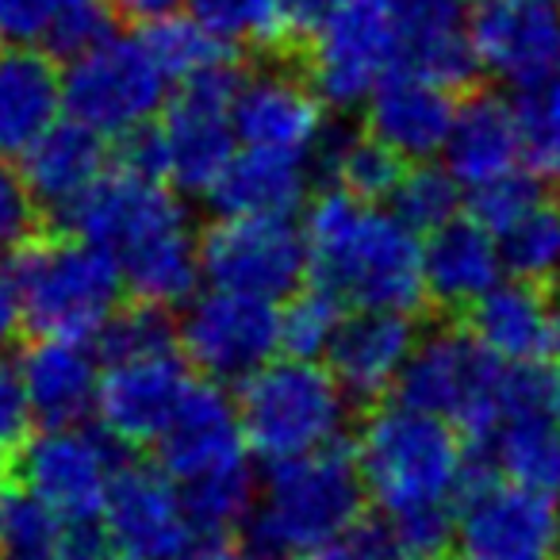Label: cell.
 I'll use <instances>...</instances> for the list:
<instances>
[{
    "instance_id": "74e56055",
    "label": "cell",
    "mask_w": 560,
    "mask_h": 560,
    "mask_svg": "<svg viewBox=\"0 0 560 560\" xmlns=\"http://www.w3.org/2000/svg\"><path fill=\"white\" fill-rule=\"evenodd\" d=\"M392 215L404 219L415 234H427L434 226L450 223L460 215V185L445 165L434 162H415L411 170H399V180L388 192Z\"/></svg>"
},
{
    "instance_id": "7c38bea8",
    "label": "cell",
    "mask_w": 560,
    "mask_h": 560,
    "mask_svg": "<svg viewBox=\"0 0 560 560\" xmlns=\"http://www.w3.org/2000/svg\"><path fill=\"white\" fill-rule=\"evenodd\" d=\"M453 545L465 560H557V499L495 480H468L453 506Z\"/></svg>"
},
{
    "instance_id": "f1b7e54d",
    "label": "cell",
    "mask_w": 560,
    "mask_h": 560,
    "mask_svg": "<svg viewBox=\"0 0 560 560\" xmlns=\"http://www.w3.org/2000/svg\"><path fill=\"white\" fill-rule=\"evenodd\" d=\"M27 188L43 211H66L104 170H108V147L96 131L78 119H55L32 147L24 150Z\"/></svg>"
},
{
    "instance_id": "2e32d148",
    "label": "cell",
    "mask_w": 560,
    "mask_h": 560,
    "mask_svg": "<svg viewBox=\"0 0 560 560\" xmlns=\"http://www.w3.org/2000/svg\"><path fill=\"white\" fill-rule=\"evenodd\" d=\"M104 541L135 560H177L192 545V518L162 465H119L101 503Z\"/></svg>"
},
{
    "instance_id": "d6986e66",
    "label": "cell",
    "mask_w": 560,
    "mask_h": 560,
    "mask_svg": "<svg viewBox=\"0 0 560 560\" xmlns=\"http://www.w3.org/2000/svg\"><path fill=\"white\" fill-rule=\"evenodd\" d=\"M483 442L503 480L560 503V419L537 365H511L503 415Z\"/></svg>"
},
{
    "instance_id": "1f68e13d",
    "label": "cell",
    "mask_w": 560,
    "mask_h": 560,
    "mask_svg": "<svg viewBox=\"0 0 560 560\" xmlns=\"http://www.w3.org/2000/svg\"><path fill=\"white\" fill-rule=\"evenodd\" d=\"M70 522L35 491L0 476V560H58Z\"/></svg>"
},
{
    "instance_id": "484cf974",
    "label": "cell",
    "mask_w": 560,
    "mask_h": 560,
    "mask_svg": "<svg viewBox=\"0 0 560 560\" xmlns=\"http://www.w3.org/2000/svg\"><path fill=\"white\" fill-rule=\"evenodd\" d=\"M518 124L514 104L495 93H476L453 108V124L442 142V165L460 188H476L518 170Z\"/></svg>"
},
{
    "instance_id": "83f0119b",
    "label": "cell",
    "mask_w": 560,
    "mask_h": 560,
    "mask_svg": "<svg viewBox=\"0 0 560 560\" xmlns=\"http://www.w3.org/2000/svg\"><path fill=\"white\" fill-rule=\"evenodd\" d=\"M312 188V162L272 150H234L211 185L219 215H292Z\"/></svg>"
},
{
    "instance_id": "30bf717a",
    "label": "cell",
    "mask_w": 560,
    "mask_h": 560,
    "mask_svg": "<svg viewBox=\"0 0 560 560\" xmlns=\"http://www.w3.org/2000/svg\"><path fill=\"white\" fill-rule=\"evenodd\" d=\"M196 246L200 280L211 289L280 304L307 277L304 234L292 215H219L208 231L196 234Z\"/></svg>"
},
{
    "instance_id": "6da1fadb",
    "label": "cell",
    "mask_w": 560,
    "mask_h": 560,
    "mask_svg": "<svg viewBox=\"0 0 560 560\" xmlns=\"http://www.w3.org/2000/svg\"><path fill=\"white\" fill-rule=\"evenodd\" d=\"M365 503L384 514L404 560H434L453 545V506L468 483V453L453 422L411 404H384L353 438Z\"/></svg>"
},
{
    "instance_id": "f907efd6",
    "label": "cell",
    "mask_w": 560,
    "mask_h": 560,
    "mask_svg": "<svg viewBox=\"0 0 560 560\" xmlns=\"http://www.w3.org/2000/svg\"><path fill=\"white\" fill-rule=\"evenodd\" d=\"M116 560H135V557H124V552H119V557Z\"/></svg>"
},
{
    "instance_id": "5bb4252c",
    "label": "cell",
    "mask_w": 560,
    "mask_h": 560,
    "mask_svg": "<svg viewBox=\"0 0 560 560\" xmlns=\"http://www.w3.org/2000/svg\"><path fill=\"white\" fill-rule=\"evenodd\" d=\"M58 219L70 234L112 254V261L173 226L192 223L177 188H170L154 173L135 170V165L104 170L70 208L58 211Z\"/></svg>"
},
{
    "instance_id": "836d02e7",
    "label": "cell",
    "mask_w": 560,
    "mask_h": 560,
    "mask_svg": "<svg viewBox=\"0 0 560 560\" xmlns=\"http://www.w3.org/2000/svg\"><path fill=\"white\" fill-rule=\"evenodd\" d=\"M142 43H147V50L154 55V62L162 66V73L170 81H188L203 70L234 62V50L226 43H219L192 16H180V12L147 24Z\"/></svg>"
},
{
    "instance_id": "ac0fdd59",
    "label": "cell",
    "mask_w": 560,
    "mask_h": 560,
    "mask_svg": "<svg viewBox=\"0 0 560 560\" xmlns=\"http://www.w3.org/2000/svg\"><path fill=\"white\" fill-rule=\"evenodd\" d=\"M231 119L238 147L249 150H272L312 162L327 142V104L315 96L307 78L277 66L238 78Z\"/></svg>"
},
{
    "instance_id": "681fc988",
    "label": "cell",
    "mask_w": 560,
    "mask_h": 560,
    "mask_svg": "<svg viewBox=\"0 0 560 560\" xmlns=\"http://www.w3.org/2000/svg\"><path fill=\"white\" fill-rule=\"evenodd\" d=\"M549 404H552V411H557V419H560V373H557V381L549 384Z\"/></svg>"
},
{
    "instance_id": "4316f807",
    "label": "cell",
    "mask_w": 560,
    "mask_h": 560,
    "mask_svg": "<svg viewBox=\"0 0 560 560\" xmlns=\"http://www.w3.org/2000/svg\"><path fill=\"white\" fill-rule=\"evenodd\" d=\"M62 112V70L43 47L0 55V158H20Z\"/></svg>"
},
{
    "instance_id": "3957f363",
    "label": "cell",
    "mask_w": 560,
    "mask_h": 560,
    "mask_svg": "<svg viewBox=\"0 0 560 560\" xmlns=\"http://www.w3.org/2000/svg\"><path fill=\"white\" fill-rule=\"evenodd\" d=\"M20 319L35 338H96L116 315L124 280L101 246L78 234H35L9 257Z\"/></svg>"
},
{
    "instance_id": "ffe728a7",
    "label": "cell",
    "mask_w": 560,
    "mask_h": 560,
    "mask_svg": "<svg viewBox=\"0 0 560 560\" xmlns=\"http://www.w3.org/2000/svg\"><path fill=\"white\" fill-rule=\"evenodd\" d=\"M154 445L158 457H162V468L177 483L200 480L208 472L249 460L238 411H234V396H226L223 384L215 381L192 384L185 392L170 427L162 430V438Z\"/></svg>"
},
{
    "instance_id": "8d00e7d4",
    "label": "cell",
    "mask_w": 560,
    "mask_h": 560,
    "mask_svg": "<svg viewBox=\"0 0 560 560\" xmlns=\"http://www.w3.org/2000/svg\"><path fill=\"white\" fill-rule=\"evenodd\" d=\"M192 20L231 50H269L289 43L277 0H185Z\"/></svg>"
},
{
    "instance_id": "4fadbf2b",
    "label": "cell",
    "mask_w": 560,
    "mask_h": 560,
    "mask_svg": "<svg viewBox=\"0 0 560 560\" xmlns=\"http://www.w3.org/2000/svg\"><path fill=\"white\" fill-rule=\"evenodd\" d=\"M116 468L119 445L104 430L78 422V427H43V434H32L20 445L0 476L24 483L66 522H96Z\"/></svg>"
},
{
    "instance_id": "d6a6232c",
    "label": "cell",
    "mask_w": 560,
    "mask_h": 560,
    "mask_svg": "<svg viewBox=\"0 0 560 560\" xmlns=\"http://www.w3.org/2000/svg\"><path fill=\"white\" fill-rule=\"evenodd\" d=\"M514 124L529 173L549 188H560V73L518 89Z\"/></svg>"
},
{
    "instance_id": "9c48e42d",
    "label": "cell",
    "mask_w": 560,
    "mask_h": 560,
    "mask_svg": "<svg viewBox=\"0 0 560 560\" xmlns=\"http://www.w3.org/2000/svg\"><path fill=\"white\" fill-rule=\"evenodd\" d=\"M404 66V27L392 0H342L307 35V85L327 108H361Z\"/></svg>"
},
{
    "instance_id": "7bdbcfd3",
    "label": "cell",
    "mask_w": 560,
    "mask_h": 560,
    "mask_svg": "<svg viewBox=\"0 0 560 560\" xmlns=\"http://www.w3.org/2000/svg\"><path fill=\"white\" fill-rule=\"evenodd\" d=\"M32 404H27L20 369L0 353V468L20 453V445L32 438Z\"/></svg>"
},
{
    "instance_id": "9a60e30c",
    "label": "cell",
    "mask_w": 560,
    "mask_h": 560,
    "mask_svg": "<svg viewBox=\"0 0 560 560\" xmlns=\"http://www.w3.org/2000/svg\"><path fill=\"white\" fill-rule=\"evenodd\" d=\"M188 388H192V376L177 342L124 353L101 365L93 415L116 445L142 450L162 438Z\"/></svg>"
},
{
    "instance_id": "60d3db41",
    "label": "cell",
    "mask_w": 560,
    "mask_h": 560,
    "mask_svg": "<svg viewBox=\"0 0 560 560\" xmlns=\"http://www.w3.org/2000/svg\"><path fill=\"white\" fill-rule=\"evenodd\" d=\"M468 192H472V219L488 226L491 234H499L514 215H522V211L541 196V180H537L534 173L511 170V173H503V177L468 188Z\"/></svg>"
},
{
    "instance_id": "f6af8a7d",
    "label": "cell",
    "mask_w": 560,
    "mask_h": 560,
    "mask_svg": "<svg viewBox=\"0 0 560 560\" xmlns=\"http://www.w3.org/2000/svg\"><path fill=\"white\" fill-rule=\"evenodd\" d=\"M342 0H277L280 20H284V35L289 39H307Z\"/></svg>"
},
{
    "instance_id": "8992f818",
    "label": "cell",
    "mask_w": 560,
    "mask_h": 560,
    "mask_svg": "<svg viewBox=\"0 0 560 560\" xmlns=\"http://www.w3.org/2000/svg\"><path fill=\"white\" fill-rule=\"evenodd\" d=\"M365 511V488L338 445L304 457L272 460L257 483L249 534L265 557H296L350 529Z\"/></svg>"
},
{
    "instance_id": "cb8c5ba5",
    "label": "cell",
    "mask_w": 560,
    "mask_h": 560,
    "mask_svg": "<svg viewBox=\"0 0 560 560\" xmlns=\"http://www.w3.org/2000/svg\"><path fill=\"white\" fill-rule=\"evenodd\" d=\"M16 369L39 427H78L93 415L101 358L85 338H35Z\"/></svg>"
},
{
    "instance_id": "7402d4cb",
    "label": "cell",
    "mask_w": 560,
    "mask_h": 560,
    "mask_svg": "<svg viewBox=\"0 0 560 560\" xmlns=\"http://www.w3.org/2000/svg\"><path fill=\"white\" fill-rule=\"evenodd\" d=\"M361 108L365 135H373L399 162H430L442 154L457 101L445 85L399 66L365 96Z\"/></svg>"
},
{
    "instance_id": "e575fe53",
    "label": "cell",
    "mask_w": 560,
    "mask_h": 560,
    "mask_svg": "<svg viewBox=\"0 0 560 560\" xmlns=\"http://www.w3.org/2000/svg\"><path fill=\"white\" fill-rule=\"evenodd\" d=\"M177 488L185 495L188 518L203 534H226V529L242 526L249 518V511H254V495H257V480L249 460L246 465L219 468V472H208L200 480L177 483Z\"/></svg>"
},
{
    "instance_id": "d590c367",
    "label": "cell",
    "mask_w": 560,
    "mask_h": 560,
    "mask_svg": "<svg viewBox=\"0 0 560 560\" xmlns=\"http://www.w3.org/2000/svg\"><path fill=\"white\" fill-rule=\"evenodd\" d=\"M323 154H327V170L342 192L373 203L388 200L392 185L404 170V162L392 150H384L373 135H338V139L327 135Z\"/></svg>"
},
{
    "instance_id": "8fae6325",
    "label": "cell",
    "mask_w": 560,
    "mask_h": 560,
    "mask_svg": "<svg viewBox=\"0 0 560 560\" xmlns=\"http://www.w3.org/2000/svg\"><path fill=\"white\" fill-rule=\"evenodd\" d=\"M173 335L188 369L215 384H238L277 358V304L208 284V292H192L180 304Z\"/></svg>"
},
{
    "instance_id": "52a82bcc",
    "label": "cell",
    "mask_w": 560,
    "mask_h": 560,
    "mask_svg": "<svg viewBox=\"0 0 560 560\" xmlns=\"http://www.w3.org/2000/svg\"><path fill=\"white\" fill-rule=\"evenodd\" d=\"M511 365L495 361L468 330L442 327L415 338L396 392L404 404L453 422L472 438H488L506 404Z\"/></svg>"
},
{
    "instance_id": "ab89813d",
    "label": "cell",
    "mask_w": 560,
    "mask_h": 560,
    "mask_svg": "<svg viewBox=\"0 0 560 560\" xmlns=\"http://www.w3.org/2000/svg\"><path fill=\"white\" fill-rule=\"evenodd\" d=\"M43 234V208L27 188L24 173L0 158V261H9L16 249Z\"/></svg>"
},
{
    "instance_id": "bcb514c9",
    "label": "cell",
    "mask_w": 560,
    "mask_h": 560,
    "mask_svg": "<svg viewBox=\"0 0 560 560\" xmlns=\"http://www.w3.org/2000/svg\"><path fill=\"white\" fill-rule=\"evenodd\" d=\"M177 560H265V552L254 549V545L231 541V537H223V534H211L208 541L188 545Z\"/></svg>"
},
{
    "instance_id": "ee69618b",
    "label": "cell",
    "mask_w": 560,
    "mask_h": 560,
    "mask_svg": "<svg viewBox=\"0 0 560 560\" xmlns=\"http://www.w3.org/2000/svg\"><path fill=\"white\" fill-rule=\"evenodd\" d=\"M66 0H0V43L35 47Z\"/></svg>"
},
{
    "instance_id": "d4e9b609",
    "label": "cell",
    "mask_w": 560,
    "mask_h": 560,
    "mask_svg": "<svg viewBox=\"0 0 560 560\" xmlns=\"http://www.w3.org/2000/svg\"><path fill=\"white\" fill-rule=\"evenodd\" d=\"M503 280L499 238L472 215L422 234V289L427 300L450 312H468L488 289Z\"/></svg>"
},
{
    "instance_id": "7dc6e473",
    "label": "cell",
    "mask_w": 560,
    "mask_h": 560,
    "mask_svg": "<svg viewBox=\"0 0 560 560\" xmlns=\"http://www.w3.org/2000/svg\"><path fill=\"white\" fill-rule=\"evenodd\" d=\"M104 4H108L112 16L127 20V24H154V20L180 12L185 0H104Z\"/></svg>"
},
{
    "instance_id": "c3c4849f",
    "label": "cell",
    "mask_w": 560,
    "mask_h": 560,
    "mask_svg": "<svg viewBox=\"0 0 560 560\" xmlns=\"http://www.w3.org/2000/svg\"><path fill=\"white\" fill-rule=\"evenodd\" d=\"M20 330H24V319H20V300L16 289H12L9 269L0 265V353H9L16 346Z\"/></svg>"
},
{
    "instance_id": "44dd1931",
    "label": "cell",
    "mask_w": 560,
    "mask_h": 560,
    "mask_svg": "<svg viewBox=\"0 0 560 560\" xmlns=\"http://www.w3.org/2000/svg\"><path fill=\"white\" fill-rule=\"evenodd\" d=\"M468 335L503 365H545L560 358V304L549 289L499 280L468 307Z\"/></svg>"
},
{
    "instance_id": "b9f144b4",
    "label": "cell",
    "mask_w": 560,
    "mask_h": 560,
    "mask_svg": "<svg viewBox=\"0 0 560 560\" xmlns=\"http://www.w3.org/2000/svg\"><path fill=\"white\" fill-rule=\"evenodd\" d=\"M289 560H399V549L392 541L388 526H373V522H353L350 529L327 537L323 545L296 552Z\"/></svg>"
},
{
    "instance_id": "4dcf8cb0",
    "label": "cell",
    "mask_w": 560,
    "mask_h": 560,
    "mask_svg": "<svg viewBox=\"0 0 560 560\" xmlns=\"http://www.w3.org/2000/svg\"><path fill=\"white\" fill-rule=\"evenodd\" d=\"M495 238L503 254V272L537 289L560 284V200L541 192Z\"/></svg>"
},
{
    "instance_id": "277c9868",
    "label": "cell",
    "mask_w": 560,
    "mask_h": 560,
    "mask_svg": "<svg viewBox=\"0 0 560 560\" xmlns=\"http://www.w3.org/2000/svg\"><path fill=\"white\" fill-rule=\"evenodd\" d=\"M350 404L342 384L323 361L269 358L238 381L234 411L246 450L261 460H289L342 442L350 427Z\"/></svg>"
},
{
    "instance_id": "f35d334b",
    "label": "cell",
    "mask_w": 560,
    "mask_h": 560,
    "mask_svg": "<svg viewBox=\"0 0 560 560\" xmlns=\"http://www.w3.org/2000/svg\"><path fill=\"white\" fill-rule=\"evenodd\" d=\"M284 307H277V350H284L289 358L304 361H323L338 335L342 323V304L330 292L315 289H296L292 296L280 300Z\"/></svg>"
},
{
    "instance_id": "e0dca14e",
    "label": "cell",
    "mask_w": 560,
    "mask_h": 560,
    "mask_svg": "<svg viewBox=\"0 0 560 560\" xmlns=\"http://www.w3.org/2000/svg\"><path fill=\"white\" fill-rule=\"evenodd\" d=\"M468 43L480 73L526 89L560 73V0H476Z\"/></svg>"
},
{
    "instance_id": "603a6c76",
    "label": "cell",
    "mask_w": 560,
    "mask_h": 560,
    "mask_svg": "<svg viewBox=\"0 0 560 560\" xmlns=\"http://www.w3.org/2000/svg\"><path fill=\"white\" fill-rule=\"evenodd\" d=\"M415 323L399 312H353L338 323L323 365L330 369L342 392L361 404H376L396 392L404 365L415 350Z\"/></svg>"
},
{
    "instance_id": "7a4b0ae2",
    "label": "cell",
    "mask_w": 560,
    "mask_h": 560,
    "mask_svg": "<svg viewBox=\"0 0 560 560\" xmlns=\"http://www.w3.org/2000/svg\"><path fill=\"white\" fill-rule=\"evenodd\" d=\"M307 277L353 312L415 315L422 289V234L373 200L330 188L312 200L304 223Z\"/></svg>"
},
{
    "instance_id": "ba28073f",
    "label": "cell",
    "mask_w": 560,
    "mask_h": 560,
    "mask_svg": "<svg viewBox=\"0 0 560 560\" xmlns=\"http://www.w3.org/2000/svg\"><path fill=\"white\" fill-rule=\"evenodd\" d=\"M165 96L170 78L154 62L142 35L108 32L73 55L70 70L62 73V108L101 139L124 142L127 135L150 127Z\"/></svg>"
},
{
    "instance_id": "5b68a950",
    "label": "cell",
    "mask_w": 560,
    "mask_h": 560,
    "mask_svg": "<svg viewBox=\"0 0 560 560\" xmlns=\"http://www.w3.org/2000/svg\"><path fill=\"white\" fill-rule=\"evenodd\" d=\"M234 85H238L234 62L177 81V93L165 96L158 112V127L150 124L119 142L124 165L154 173L180 196H208L223 165L238 150L231 119Z\"/></svg>"
},
{
    "instance_id": "f546056e",
    "label": "cell",
    "mask_w": 560,
    "mask_h": 560,
    "mask_svg": "<svg viewBox=\"0 0 560 560\" xmlns=\"http://www.w3.org/2000/svg\"><path fill=\"white\" fill-rule=\"evenodd\" d=\"M404 27V66L438 81L450 93L472 85L480 73L460 20V0H392Z\"/></svg>"
}]
</instances>
